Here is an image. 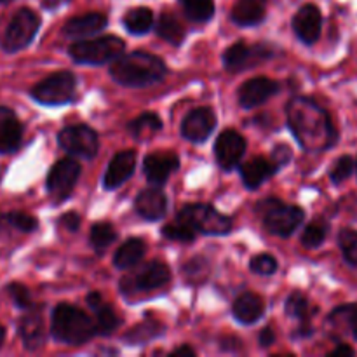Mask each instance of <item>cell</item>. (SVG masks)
Returning a JSON list of instances; mask_svg holds the SVG:
<instances>
[{
  "instance_id": "74e56055",
  "label": "cell",
  "mask_w": 357,
  "mask_h": 357,
  "mask_svg": "<svg viewBox=\"0 0 357 357\" xmlns=\"http://www.w3.org/2000/svg\"><path fill=\"white\" fill-rule=\"evenodd\" d=\"M0 220H2L3 223H7L9 227H13V229L20 230V232H33L35 229L38 227V222L33 218V216L30 215H24V213H9V215L6 216H0Z\"/></svg>"
},
{
  "instance_id": "ac0fdd59",
  "label": "cell",
  "mask_w": 357,
  "mask_h": 357,
  "mask_svg": "<svg viewBox=\"0 0 357 357\" xmlns=\"http://www.w3.org/2000/svg\"><path fill=\"white\" fill-rule=\"evenodd\" d=\"M136 167V152L135 150H126V152L117 153L112 159L110 166H108L107 173L103 178V187L107 190H115L121 187L122 183L129 180Z\"/></svg>"
},
{
  "instance_id": "9c48e42d",
  "label": "cell",
  "mask_w": 357,
  "mask_h": 357,
  "mask_svg": "<svg viewBox=\"0 0 357 357\" xmlns=\"http://www.w3.org/2000/svg\"><path fill=\"white\" fill-rule=\"evenodd\" d=\"M58 142L65 152L82 157V159H93L98 153V146H100L96 131H93L87 126H70V128H65L59 132Z\"/></svg>"
},
{
  "instance_id": "f5cc1de1",
  "label": "cell",
  "mask_w": 357,
  "mask_h": 357,
  "mask_svg": "<svg viewBox=\"0 0 357 357\" xmlns=\"http://www.w3.org/2000/svg\"><path fill=\"white\" fill-rule=\"evenodd\" d=\"M9 2H13V0H0V3H9Z\"/></svg>"
},
{
  "instance_id": "7c38bea8",
  "label": "cell",
  "mask_w": 357,
  "mask_h": 357,
  "mask_svg": "<svg viewBox=\"0 0 357 357\" xmlns=\"http://www.w3.org/2000/svg\"><path fill=\"white\" fill-rule=\"evenodd\" d=\"M274 52L265 45H248L244 42L230 45L223 54V65L229 72H243V70L257 66L258 63L272 58Z\"/></svg>"
},
{
  "instance_id": "ee69618b",
  "label": "cell",
  "mask_w": 357,
  "mask_h": 357,
  "mask_svg": "<svg viewBox=\"0 0 357 357\" xmlns=\"http://www.w3.org/2000/svg\"><path fill=\"white\" fill-rule=\"evenodd\" d=\"M59 223H61V225L65 227L68 232H77V230H79V227H80V216L77 215V213L70 211V213H66V215L61 216Z\"/></svg>"
},
{
  "instance_id": "ffe728a7",
  "label": "cell",
  "mask_w": 357,
  "mask_h": 357,
  "mask_svg": "<svg viewBox=\"0 0 357 357\" xmlns=\"http://www.w3.org/2000/svg\"><path fill=\"white\" fill-rule=\"evenodd\" d=\"M135 208L142 218L149 220V222H157L166 215L167 199L159 188H145L136 197Z\"/></svg>"
},
{
  "instance_id": "8d00e7d4",
  "label": "cell",
  "mask_w": 357,
  "mask_h": 357,
  "mask_svg": "<svg viewBox=\"0 0 357 357\" xmlns=\"http://www.w3.org/2000/svg\"><path fill=\"white\" fill-rule=\"evenodd\" d=\"M338 244L344 253V258L347 260L349 265L357 267V232L356 230L345 229L342 230L338 236Z\"/></svg>"
},
{
  "instance_id": "30bf717a",
  "label": "cell",
  "mask_w": 357,
  "mask_h": 357,
  "mask_svg": "<svg viewBox=\"0 0 357 357\" xmlns=\"http://www.w3.org/2000/svg\"><path fill=\"white\" fill-rule=\"evenodd\" d=\"M171 271L166 264L155 260L146 264L142 271L132 278H126L121 282V291H152V289L162 288L169 282Z\"/></svg>"
},
{
  "instance_id": "1f68e13d",
  "label": "cell",
  "mask_w": 357,
  "mask_h": 357,
  "mask_svg": "<svg viewBox=\"0 0 357 357\" xmlns=\"http://www.w3.org/2000/svg\"><path fill=\"white\" fill-rule=\"evenodd\" d=\"M185 14L194 23H206L215 14V3L213 0H180Z\"/></svg>"
},
{
  "instance_id": "cb8c5ba5",
  "label": "cell",
  "mask_w": 357,
  "mask_h": 357,
  "mask_svg": "<svg viewBox=\"0 0 357 357\" xmlns=\"http://www.w3.org/2000/svg\"><path fill=\"white\" fill-rule=\"evenodd\" d=\"M20 335L28 351H37L45 340L44 321H42L40 314L31 312L24 316L20 323Z\"/></svg>"
},
{
  "instance_id": "ba28073f",
  "label": "cell",
  "mask_w": 357,
  "mask_h": 357,
  "mask_svg": "<svg viewBox=\"0 0 357 357\" xmlns=\"http://www.w3.org/2000/svg\"><path fill=\"white\" fill-rule=\"evenodd\" d=\"M38 26H40V20H38V16L33 10L28 9V7L17 10L13 16V20H10V23L7 24L6 33H3V51L17 52L26 47L33 40Z\"/></svg>"
},
{
  "instance_id": "4316f807",
  "label": "cell",
  "mask_w": 357,
  "mask_h": 357,
  "mask_svg": "<svg viewBox=\"0 0 357 357\" xmlns=\"http://www.w3.org/2000/svg\"><path fill=\"white\" fill-rule=\"evenodd\" d=\"M164 333V326L153 319H146L143 323L132 326L124 335V342L129 345H145L146 342L159 338Z\"/></svg>"
},
{
  "instance_id": "44dd1931",
  "label": "cell",
  "mask_w": 357,
  "mask_h": 357,
  "mask_svg": "<svg viewBox=\"0 0 357 357\" xmlns=\"http://www.w3.org/2000/svg\"><path fill=\"white\" fill-rule=\"evenodd\" d=\"M275 171L278 169L271 160L264 159V157H253L241 166V176H243V183L246 185V188L257 190Z\"/></svg>"
},
{
  "instance_id": "83f0119b",
  "label": "cell",
  "mask_w": 357,
  "mask_h": 357,
  "mask_svg": "<svg viewBox=\"0 0 357 357\" xmlns=\"http://www.w3.org/2000/svg\"><path fill=\"white\" fill-rule=\"evenodd\" d=\"M23 138V128L16 115H10L0 122V153H9L20 146Z\"/></svg>"
},
{
  "instance_id": "f6af8a7d",
  "label": "cell",
  "mask_w": 357,
  "mask_h": 357,
  "mask_svg": "<svg viewBox=\"0 0 357 357\" xmlns=\"http://www.w3.org/2000/svg\"><path fill=\"white\" fill-rule=\"evenodd\" d=\"M274 342H275V335H274V331L271 330V328H265V330H261V333H260V345H261V347H271Z\"/></svg>"
},
{
  "instance_id": "f1b7e54d",
  "label": "cell",
  "mask_w": 357,
  "mask_h": 357,
  "mask_svg": "<svg viewBox=\"0 0 357 357\" xmlns=\"http://www.w3.org/2000/svg\"><path fill=\"white\" fill-rule=\"evenodd\" d=\"M128 129L132 138L138 139V142H146V139L153 138L162 129V122H160L159 115L143 114L136 117L135 121H131Z\"/></svg>"
},
{
  "instance_id": "9a60e30c",
  "label": "cell",
  "mask_w": 357,
  "mask_h": 357,
  "mask_svg": "<svg viewBox=\"0 0 357 357\" xmlns=\"http://www.w3.org/2000/svg\"><path fill=\"white\" fill-rule=\"evenodd\" d=\"M178 166H180V160L173 152H155L145 157L143 173L150 183L160 187L178 169Z\"/></svg>"
},
{
  "instance_id": "f907efd6",
  "label": "cell",
  "mask_w": 357,
  "mask_h": 357,
  "mask_svg": "<svg viewBox=\"0 0 357 357\" xmlns=\"http://www.w3.org/2000/svg\"><path fill=\"white\" fill-rule=\"evenodd\" d=\"M351 333L354 335V338L357 340V316H356L354 323H352V326H351Z\"/></svg>"
},
{
  "instance_id": "7bdbcfd3",
  "label": "cell",
  "mask_w": 357,
  "mask_h": 357,
  "mask_svg": "<svg viewBox=\"0 0 357 357\" xmlns=\"http://www.w3.org/2000/svg\"><path fill=\"white\" fill-rule=\"evenodd\" d=\"M291 149H289L288 145H278L274 149V152H272V160L271 162L274 164L275 169H281L282 166H286V164L291 160Z\"/></svg>"
},
{
  "instance_id": "5bb4252c",
  "label": "cell",
  "mask_w": 357,
  "mask_h": 357,
  "mask_svg": "<svg viewBox=\"0 0 357 357\" xmlns=\"http://www.w3.org/2000/svg\"><path fill=\"white\" fill-rule=\"evenodd\" d=\"M216 128V115L211 108L201 107L192 110L181 122V135L192 143H202Z\"/></svg>"
},
{
  "instance_id": "7dc6e473",
  "label": "cell",
  "mask_w": 357,
  "mask_h": 357,
  "mask_svg": "<svg viewBox=\"0 0 357 357\" xmlns=\"http://www.w3.org/2000/svg\"><path fill=\"white\" fill-rule=\"evenodd\" d=\"M331 356H354V349L349 347V345L342 344V345H338L333 352H331Z\"/></svg>"
},
{
  "instance_id": "e0dca14e",
  "label": "cell",
  "mask_w": 357,
  "mask_h": 357,
  "mask_svg": "<svg viewBox=\"0 0 357 357\" xmlns=\"http://www.w3.org/2000/svg\"><path fill=\"white\" fill-rule=\"evenodd\" d=\"M279 91V84L268 77H255L243 84L239 89V103L244 108L260 107L261 103L274 96Z\"/></svg>"
},
{
  "instance_id": "3957f363",
  "label": "cell",
  "mask_w": 357,
  "mask_h": 357,
  "mask_svg": "<svg viewBox=\"0 0 357 357\" xmlns=\"http://www.w3.org/2000/svg\"><path fill=\"white\" fill-rule=\"evenodd\" d=\"M51 333L61 344L84 345L96 335V326L80 309L59 303L52 310Z\"/></svg>"
},
{
  "instance_id": "d590c367",
  "label": "cell",
  "mask_w": 357,
  "mask_h": 357,
  "mask_svg": "<svg viewBox=\"0 0 357 357\" xmlns=\"http://www.w3.org/2000/svg\"><path fill=\"white\" fill-rule=\"evenodd\" d=\"M195 230L187 223L176 220L174 223H169L162 229V236L169 241H178V243H192L195 239Z\"/></svg>"
},
{
  "instance_id": "8992f818",
  "label": "cell",
  "mask_w": 357,
  "mask_h": 357,
  "mask_svg": "<svg viewBox=\"0 0 357 357\" xmlns=\"http://www.w3.org/2000/svg\"><path fill=\"white\" fill-rule=\"evenodd\" d=\"M176 218L206 236H227L232 230V220L208 204L185 206Z\"/></svg>"
},
{
  "instance_id": "277c9868",
  "label": "cell",
  "mask_w": 357,
  "mask_h": 357,
  "mask_svg": "<svg viewBox=\"0 0 357 357\" xmlns=\"http://www.w3.org/2000/svg\"><path fill=\"white\" fill-rule=\"evenodd\" d=\"M257 211L264 218V227L267 229V232L279 237L291 236L293 232H296V229L302 225L303 218H305L303 209L296 208V206L282 204L278 199L261 201L257 206Z\"/></svg>"
},
{
  "instance_id": "ab89813d",
  "label": "cell",
  "mask_w": 357,
  "mask_h": 357,
  "mask_svg": "<svg viewBox=\"0 0 357 357\" xmlns=\"http://www.w3.org/2000/svg\"><path fill=\"white\" fill-rule=\"evenodd\" d=\"M251 272L260 275H272L275 271H278V260H275L272 255H257V257L251 260L250 264Z\"/></svg>"
},
{
  "instance_id": "52a82bcc",
  "label": "cell",
  "mask_w": 357,
  "mask_h": 357,
  "mask_svg": "<svg viewBox=\"0 0 357 357\" xmlns=\"http://www.w3.org/2000/svg\"><path fill=\"white\" fill-rule=\"evenodd\" d=\"M75 87L77 80L72 72H56L31 89V98L40 105L58 107L73 100Z\"/></svg>"
},
{
  "instance_id": "4fadbf2b",
  "label": "cell",
  "mask_w": 357,
  "mask_h": 357,
  "mask_svg": "<svg viewBox=\"0 0 357 357\" xmlns=\"http://www.w3.org/2000/svg\"><path fill=\"white\" fill-rule=\"evenodd\" d=\"M246 152V139L234 129H225L215 143L216 162L222 169L232 171Z\"/></svg>"
},
{
  "instance_id": "836d02e7",
  "label": "cell",
  "mask_w": 357,
  "mask_h": 357,
  "mask_svg": "<svg viewBox=\"0 0 357 357\" xmlns=\"http://www.w3.org/2000/svg\"><path fill=\"white\" fill-rule=\"evenodd\" d=\"M328 230H330V225L324 222L323 218L316 220L310 225H307V229L303 230L302 234V244L309 250H314V248H319L321 244L324 243L328 236Z\"/></svg>"
},
{
  "instance_id": "c3c4849f",
  "label": "cell",
  "mask_w": 357,
  "mask_h": 357,
  "mask_svg": "<svg viewBox=\"0 0 357 357\" xmlns=\"http://www.w3.org/2000/svg\"><path fill=\"white\" fill-rule=\"evenodd\" d=\"M171 356H187V357H194L195 356V351L192 347H188V345H183V347L180 349H174L173 352H171Z\"/></svg>"
},
{
  "instance_id": "e575fe53",
  "label": "cell",
  "mask_w": 357,
  "mask_h": 357,
  "mask_svg": "<svg viewBox=\"0 0 357 357\" xmlns=\"http://www.w3.org/2000/svg\"><path fill=\"white\" fill-rule=\"evenodd\" d=\"M94 314H96V333L98 335H110L114 333L115 330L119 328V324H121V321H119V317L115 316L114 310L110 309V307H107L105 303H101L100 307H96V309H93Z\"/></svg>"
},
{
  "instance_id": "f546056e",
  "label": "cell",
  "mask_w": 357,
  "mask_h": 357,
  "mask_svg": "<svg viewBox=\"0 0 357 357\" xmlns=\"http://www.w3.org/2000/svg\"><path fill=\"white\" fill-rule=\"evenodd\" d=\"M153 24V13L149 7H136L126 13L124 26L128 28L129 33L143 35L152 28Z\"/></svg>"
},
{
  "instance_id": "d4e9b609",
  "label": "cell",
  "mask_w": 357,
  "mask_h": 357,
  "mask_svg": "<svg viewBox=\"0 0 357 357\" xmlns=\"http://www.w3.org/2000/svg\"><path fill=\"white\" fill-rule=\"evenodd\" d=\"M145 243L142 239H128L121 248L117 250L114 257L115 267L121 268V271H126V268H132L136 264H139L143 257H145Z\"/></svg>"
},
{
  "instance_id": "8fae6325",
  "label": "cell",
  "mask_w": 357,
  "mask_h": 357,
  "mask_svg": "<svg viewBox=\"0 0 357 357\" xmlns=\"http://www.w3.org/2000/svg\"><path fill=\"white\" fill-rule=\"evenodd\" d=\"M80 176V164L73 159H61L52 166L47 176V190L52 199L63 201L72 194Z\"/></svg>"
},
{
  "instance_id": "816d5d0a",
  "label": "cell",
  "mask_w": 357,
  "mask_h": 357,
  "mask_svg": "<svg viewBox=\"0 0 357 357\" xmlns=\"http://www.w3.org/2000/svg\"><path fill=\"white\" fill-rule=\"evenodd\" d=\"M3 338H6V330H3V326L0 324V347H2L3 344Z\"/></svg>"
},
{
  "instance_id": "5b68a950",
  "label": "cell",
  "mask_w": 357,
  "mask_h": 357,
  "mask_svg": "<svg viewBox=\"0 0 357 357\" xmlns=\"http://www.w3.org/2000/svg\"><path fill=\"white\" fill-rule=\"evenodd\" d=\"M126 42L115 35H107V37L94 38V40H79L70 47V56L77 63L82 65H105L119 56L124 54Z\"/></svg>"
},
{
  "instance_id": "60d3db41",
  "label": "cell",
  "mask_w": 357,
  "mask_h": 357,
  "mask_svg": "<svg viewBox=\"0 0 357 357\" xmlns=\"http://www.w3.org/2000/svg\"><path fill=\"white\" fill-rule=\"evenodd\" d=\"M9 295L20 309H30L31 307V295L26 286L13 282V284H9Z\"/></svg>"
},
{
  "instance_id": "7a4b0ae2",
  "label": "cell",
  "mask_w": 357,
  "mask_h": 357,
  "mask_svg": "<svg viewBox=\"0 0 357 357\" xmlns=\"http://www.w3.org/2000/svg\"><path fill=\"white\" fill-rule=\"evenodd\" d=\"M167 73L166 63L149 52L136 51L114 59L110 66L112 79L126 87H146L160 82Z\"/></svg>"
},
{
  "instance_id": "bcb514c9",
  "label": "cell",
  "mask_w": 357,
  "mask_h": 357,
  "mask_svg": "<svg viewBox=\"0 0 357 357\" xmlns=\"http://www.w3.org/2000/svg\"><path fill=\"white\" fill-rule=\"evenodd\" d=\"M101 303H103V298H101L100 293H89V296H87V305H89L91 309H96Z\"/></svg>"
},
{
  "instance_id": "603a6c76",
  "label": "cell",
  "mask_w": 357,
  "mask_h": 357,
  "mask_svg": "<svg viewBox=\"0 0 357 357\" xmlns=\"http://www.w3.org/2000/svg\"><path fill=\"white\" fill-rule=\"evenodd\" d=\"M265 0H239L230 13V20L239 26H255L265 20Z\"/></svg>"
},
{
  "instance_id": "2e32d148",
  "label": "cell",
  "mask_w": 357,
  "mask_h": 357,
  "mask_svg": "<svg viewBox=\"0 0 357 357\" xmlns=\"http://www.w3.org/2000/svg\"><path fill=\"white\" fill-rule=\"evenodd\" d=\"M321 28H323V16H321L319 7L312 3L300 7L298 13L293 17V30L303 44H314L319 38Z\"/></svg>"
},
{
  "instance_id": "7402d4cb",
  "label": "cell",
  "mask_w": 357,
  "mask_h": 357,
  "mask_svg": "<svg viewBox=\"0 0 357 357\" xmlns=\"http://www.w3.org/2000/svg\"><path fill=\"white\" fill-rule=\"evenodd\" d=\"M265 302L255 293H244L237 296V300L232 305V314L239 323L253 324L264 316Z\"/></svg>"
},
{
  "instance_id": "484cf974",
  "label": "cell",
  "mask_w": 357,
  "mask_h": 357,
  "mask_svg": "<svg viewBox=\"0 0 357 357\" xmlns=\"http://www.w3.org/2000/svg\"><path fill=\"white\" fill-rule=\"evenodd\" d=\"M286 314L289 317L302 321L300 326V335L302 337H309L312 333V326H310V309H309V300L302 295V293H293L286 302Z\"/></svg>"
},
{
  "instance_id": "4dcf8cb0",
  "label": "cell",
  "mask_w": 357,
  "mask_h": 357,
  "mask_svg": "<svg viewBox=\"0 0 357 357\" xmlns=\"http://www.w3.org/2000/svg\"><path fill=\"white\" fill-rule=\"evenodd\" d=\"M157 35L171 45H180L185 40V26L173 14H162L157 23Z\"/></svg>"
},
{
  "instance_id": "f35d334b",
  "label": "cell",
  "mask_w": 357,
  "mask_h": 357,
  "mask_svg": "<svg viewBox=\"0 0 357 357\" xmlns=\"http://www.w3.org/2000/svg\"><path fill=\"white\" fill-rule=\"evenodd\" d=\"M352 169H354V160H352V157L349 155L340 157V159L335 162V166L331 167V173H330L331 181H333L335 185L344 183V181L352 174Z\"/></svg>"
},
{
  "instance_id": "d6a6232c",
  "label": "cell",
  "mask_w": 357,
  "mask_h": 357,
  "mask_svg": "<svg viewBox=\"0 0 357 357\" xmlns=\"http://www.w3.org/2000/svg\"><path fill=\"white\" fill-rule=\"evenodd\" d=\"M115 237H117V232H115L114 225L107 222H100L91 229V246H93L98 253H101V251L107 250V248L114 243Z\"/></svg>"
},
{
  "instance_id": "681fc988",
  "label": "cell",
  "mask_w": 357,
  "mask_h": 357,
  "mask_svg": "<svg viewBox=\"0 0 357 357\" xmlns=\"http://www.w3.org/2000/svg\"><path fill=\"white\" fill-rule=\"evenodd\" d=\"M10 115H14L13 110H9V108H6V107H0V122L6 121V119L10 117Z\"/></svg>"
},
{
  "instance_id": "6da1fadb",
  "label": "cell",
  "mask_w": 357,
  "mask_h": 357,
  "mask_svg": "<svg viewBox=\"0 0 357 357\" xmlns=\"http://www.w3.org/2000/svg\"><path fill=\"white\" fill-rule=\"evenodd\" d=\"M288 124L296 142L309 152H319L335 145L337 131L326 112L307 98H295L288 105Z\"/></svg>"
},
{
  "instance_id": "b9f144b4",
  "label": "cell",
  "mask_w": 357,
  "mask_h": 357,
  "mask_svg": "<svg viewBox=\"0 0 357 357\" xmlns=\"http://www.w3.org/2000/svg\"><path fill=\"white\" fill-rule=\"evenodd\" d=\"M185 275L192 281H197V275L201 279H204L206 275V261L202 258H194V260L188 261L185 265Z\"/></svg>"
},
{
  "instance_id": "d6986e66",
  "label": "cell",
  "mask_w": 357,
  "mask_h": 357,
  "mask_svg": "<svg viewBox=\"0 0 357 357\" xmlns=\"http://www.w3.org/2000/svg\"><path fill=\"white\" fill-rule=\"evenodd\" d=\"M107 23L108 20L105 14L87 13L66 21V24L63 26V35L68 38H79V40H82V38L91 37V35L103 30L107 26Z\"/></svg>"
}]
</instances>
